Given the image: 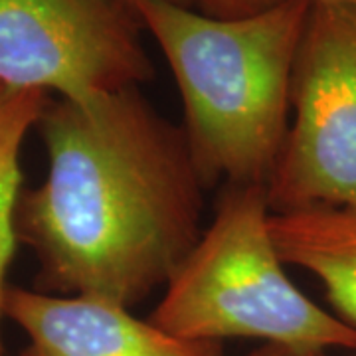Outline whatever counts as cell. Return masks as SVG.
Listing matches in <instances>:
<instances>
[{"instance_id": "1", "label": "cell", "mask_w": 356, "mask_h": 356, "mask_svg": "<svg viewBox=\"0 0 356 356\" xmlns=\"http://www.w3.org/2000/svg\"><path fill=\"white\" fill-rule=\"evenodd\" d=\"M48 175L16 208L46 289L129 307L168 283L202 236V180L184 131L123 89L50 102Z\"/></svg>"}, {"instance_id": "2", "label": "cell", "mask_w": 356, "mask_h": 356, "mask_svg": "<svg viewBox=\"0 0 356 356\" xmlns=\"http://www.w3.org/2000/svg\"><path fill=\"white\" fill-rule=\"evenodd\" d=\"M170 65L184 137L204 186H267L287 137L295 58L311 2L216 18L166 0H129Z\"/></svg>"}, {"instance_id": "3", "label": "cell", "mask_w": 356, "mask_h": 356, "mask_svg": "<svg viewBox=\"0 0 356 356\" xmlns=\"http://www.w3.org/2000/svg\"><path fill=\"white\" fill-rule=\"evenodd\" d=\"M266 186H229L166 283L151 323L184 341L259 339L299 355L356 348V329L295 287L269 232Z\"/></svg>"}, {"instance_id": "4", "label": "cell", "mask_w": 356, "mask_h": 356, "mask_svg": "<svg viewBox=\"0 0 356 356\" xmlns=\"http://www.w3.org/2000/svg\"><path fill=\"white\" fill-rule=\"evenodd\" d=\"M291 107L295 121L266 186L269 210H356V8L311 4Z\"/></svg>"}, {"instance_id": "5", "label": "cell", "mask_w": 356, "mask_h": 356, "mask_svg": "<svg viewBox=\"0 0 356 356\" xmlns=\"http://www.w3.org/2000/svg\"><path fill=\"white\" fill-rule=\"evenodd\" d=\"M129 0H0V83L83 103L153 77Z\"/></svg>"}, {"instance_id": "6", "label": "cell", "mask_w": 356, "mask_h": 356, "mask_svg": "<svg viewBox=\"0 0 356 356\" xmlns=\"http://www.w3.org/2000/svg\"><path fill=\"white\" fill-rule=\"evenodd\" d=\"M4 317L28 334L20 356H222L220 343L177 339L129 307L89 295L8 287Z\"/></svg>"}, {"instance_id": "7", "label": "cell", "mask_w": 356, "mask_h": 356, "mask_svg": "<svg viewBox=\"0 0 356 356\" xmlns=\"http://www.w3.org/2000/svg\"><path fill=\"white\" fill-rule=\"evenodd\" d=\"M281 261L313 273L337 309L356 329V210L317 206L269 216Z\"/></svg>"}, {"instance_id": "8", "label": "cell", "mask_w": 356, "mask_h": 356, "mask_svg": "<svg viewBox=\"0 0 356 356\" xmlns=\"http://www.w3.org/2000/svg\"><path fill=\"white\" fill-rule=\"evenodd\" d=\"M50 95L40 89H22L0 83V356L2 344V318L6 295V271L10 266L16 243V208L20 192V153L26 135L38 125Z\"/></svg>"}, {"instance_id": "9", "label": "cell", "mask_w": 356, "mask_h": 356, "mask_svg": "<svg viewBox=\"0 0 356 356\" xmlns=\"http://www.w3.org/2000/svg\"><path fill=\"white\" fill-rule=\"evenodd\" d=\"M287 2V0H214L212 8L208 10V16L216 18H240L250 14L261 13L266 8H271L275 4ZM311 4H341L356 8V0H307Z\"/></svg>"}, {"instance_id": "10", "label": "cell", "mask_w": 356, "mask_h": 356, "mask_svg": "<svg viewBox=\"0 0 356 356\" xmlns=\"http://www.w3.org/2000/svg\"><path fill=\"white\" fill-rule=\"evenodd\" d=\"M166 2H172V4H178V6H184V8H192V6H200L204 10V14L208 13L214 4V0H166Z\"/></svg>"}, {"instance_id": "11", "label": "cell", "mask_w": 356, "mask_h": 356, "mask_svg": "<svg viewBox=\"0 0 356 356\" xmlns=\"http://www.w3.org/2000/svg\"><path fill=\"white\" fill-rule=\"evenodd\" d=\"M252 356H311V355H299V353H293V350H285V348H280V346H267L264 350L255 353ZM321 356V355H318Z\"/></svg>"}]
</instances>
